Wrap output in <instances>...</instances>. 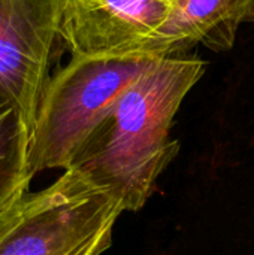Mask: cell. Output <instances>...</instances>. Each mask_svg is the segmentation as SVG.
<instances>
[{
	"label": "cell",
	"instance_id": "obj_1",
	"mask_svg": "<svg viewBox=\"0 0 254 255\" xmlns=\"http://www.w3.org/2000/svg\"><path fill=\"white\" fill-rule=\"evenodd\" d=\"M205 69L193 55L157 60L121 93L69 169L111 190L124 212L141 211L181 149L171 139L174 118Z\"/></svg>",
	"mask_w": 254,
	"mask_h": 255
},
{
	"label": "cell",
	"instance_id": "obj_2",
	"mask_svg": "<svg viewBox=\"0 0 254 255\" xmlns=\"http://www.w3.org/2000/svg\"><path fill=\"white\" fill-rule=\"evenodd\" d=\"M124 212L120 199L76 169L25 193L0 214V255H102Z\"/></svg>",
	"mask_w": 254,
	"mask_h": 255
},
{
	"label": "cell",
	"instance_id": "obj_5",
	"mask_svg": "<svg viewBox=\"0 0 254 255\" xmlns=\"http://www.w3.org/2000/svg\"><path fill=\"white\" fill-rule=\"evenodd\" d=\"M171 7L172 0H64L58 34L72 57H148Z\"/></svg>",
	"mask_w": 254,
	"mask_h": 255
},
{
	"label": "cell",
	"instance_id": "obj_3",
	"mask_svg": "<svg viewBox=\"0 0 254 255\" xmlns=\"http://www.w3.org/2000/svg\"><path fill=\"white\" fill-rule=\"evenodd\" d=\"M160 58L72 57L43 91L30 143L33 176L69 169L121 93Z\"/></svg>",
	"mask_w": 254,
	"mask_h": 255
},
{
	"label": "cell",
	"instance_id": "obj_6",
	"mask_svg": "<svg viewBox=\"0 0 254 255\" xmlns=\"http://www.w3.org/2000/svg\"><path fill=\"white\" fill-rule=\"evenodd\" d=\"M247 22H254V0H172L171 12L154 33L147 55H187L198 45L225 52L234 48L241 25Z\"/></svg>",
	"mask_w": 254,
	"mask_h": 255
},
{
	"label": "cell",
	"instance_id": "obj_4",
	"mask_svg": "<svg viewBox=\"0 0 254 255\" xmlns=\"http://www.w3.org/2000/svg\"><path fill=\"white\" fill-rule=\"evenodd\" d=\"M64 0H0V90L12 97L28 124L64 49L58 28Z\"/></svg>",
	"mask_w": 254,
	"mask_h": 255
},
{
	"label": "cell",
	"instance_id": "obj_7",
	"mask_svg": "<svg viewBox=\"0 0 254 255\" xmlns=\"http://www.w3.org/2000/svg\"><path fill=\"white\" fill-rule=\"evenodd\" d=\"M31 126L16 102L0 90V214L21 199L33 179Z\"/></svg>",
	"mask_w": 254,
	"mask_h": 255
}]
</instances>
